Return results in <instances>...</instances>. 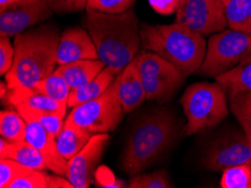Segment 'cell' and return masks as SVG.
Segmentation results:
<instances>
[{
  "label": "cell",
  "mask_w": 251,
  "mask_h": 188,
  "mask_svg": "<svg viewBox=\"0 0 251 188\" xmlns=\"http://www.w3.org/2000/svg\"><path fill=\"white\" fill-rule=\"evenodd\" d=\"M82 26L93 38L100 60L116 75L134 60L142 44L139 21L133 8L123 14L87 9Z\"/></svg>",
  "instance_id": "6da1fadb"
},
{
  "label": "cell",
  "mask_w": 251,
  "mask_h": 188,
  "mask_svg": "<svg viewBox=\"0 0 251 188\" xmlns=\"http://www.w3.org/2000/svg\"><path fill=\"white\" fill-rule=\"evenodd\" d=\"M250 53L251 34L231 28L214 33L207 42L200 74L216 78L234 68Z\"/></svg>",
  "instance_id": "52a82bcc"
},
{
  "label": "cell",
  "mask_w": 251,
  "mask_h": 188,
  "mask_svg": "<svg viewBox=\"0 0 251 188\" xmlns=\"http://www.w3.org/2000/svg\"><path fill=\"white\" fill-rule=\"evenodd\" d=\"M34 88L48 95L54 101L64 104H68V98L71 93V88L68 85L66 79L56 70L45 79L37 82V85Z\"/></svg>",
  "instance_id": "484cf974"
},
{
  "label": "cell",
  "mask_w": 251,
  "mask_h": 188,
  "mask_svg": "<svg viewBox=\"0 0 251 188\" xmlns=\"http://www.w3.org/2000/svg\"><path fill=\"white\" fill-rule=\"evenodd\" d=\"M55 139L40 123L27 122L25 140L41 152L49 170L66 177L68 160L59 152Z\"/></svg>",
  "instance_id": "5bb4252c"
},
{
  "label": "cell",
  "mask_w": 251,
  "mask_h": 188,
  "mask_svg": "<svg viewBox=\"0 0 251 188\" xmlns=\"http://www.w3.org/2000/svg\"><path fill=\"white\" fill-rule=\"evenodd\" d=\"M60 37L58 27L51 24L26 29L15 36L14 64L5 75L9 89L34 88L55 71Z\"/></svg>",
  "instance_id": "3957f363"
},
{
  "label": "cell",
  "mask_w": 251,
  "mask_h": 188,
  "mask_svg": "<svg viewBox=\"0 0 251 188\" xmlns=\"http://www.w3.org/2000/svg\"><path fill=\"white\" fill-rule=\"evenodd\" d=\"M15 47L11 45L9 37L0 38V74L6 75L14 64Z\"/></svg>",
  "instance_id": "836d02e7"
},
{
  "label": "cell",
  "mask_w": 251,
  "mask_h": 188,
  "mask_svg": "<svg viewBox=\"0 0 251 188\" xmlns=\"http://www.w3.org/2000/svg\"><path fill=\"white\" fill-rule=\"evenodd\" d=\"M116 76L117 75L112 69L106 67L100 75L95 77L89 82L71 90L69 98H68V107H72L74 108V107L81 105L83 103L98 98L108 89V87L115 80Z\"/></svg>",
  "instance_id": "d6986e66"
},
{
  "label": "cell",
  "mask_w": 251,
  "mask_h": 188,
  "mask_svg": "<svg viewBox=\"0 0 251 188\" xmlns=\"http://www.w3.org/2000/svg\"><path fill=\"white\" fill-rule=\"evenodd\" d=\"M180 104L187 118V135L214 128L229 114L226 91L219 82L193 83L186 88Z\"/></svg>",
  "instance_id": "5b68a950"
},
{
  "label": "cell",
  "mask_w": 251,
  "mask_h": 188,
  "mask_svg": "<svg viewBox=\"0 0 251 188\" xmlns=\"http://www.w3.org/2000/svg\"><path fill=\"white\" fill-rule=\"evenodd\" d=\"M94 178L96 180V184L98 187L104 188H122L126 187L125 183L122 180L117 179L113 171L106 166L98 167L96 171H95Z\"/></svg>",
  "instance_id": "d6a6232c"
},
{
  "label": "cell",
  "mask_w": 251,
  "mask_h": 188,
  "mask_svg": "<svg viewBox=\"0 0 251 188\" xmlns=\"http://www.w3.org/2000/svg\"><path fill=\"white\" fill-rule=\"evenodd\" d=\"M15 108L20 113L26 122H37L47 130V131L56 136L62 130L64 125V114L49 113V112H36L28 108L25 105H16Z\"/></svg>",
  "instance_id": "cb8c5ba5"
},
{
  "label": "cell",
  "mask_w": 251,
  "mask_h": 188,
  "mask_svg": "<svg viewBox=\"0 0 251 188\" xmlns=\"http://www.w3.org/2000/svg\"><path fill=\"white\" fill-rule=\"evenodd\" d=\"M16 1H18V0H0V9L6 8L7 6H9V5H11V3L16 2Z\"/></svg>",
  "instance_id": "8d00e7d4"
},
{
  "label": "cell",
  "mask_w": 251,
  "mask_h": 188,
  "mask_svg": "<svg viewBox=\"0 0 251 188\" xmlns=\"http://www.w3.org/2000/svg\"><path fill=\"white\" fill-rule=\"evenodd\" d=\"M215 80L224 88L229 97L251 90V53L231 70L216 77Z\"/></svg>",
  "instance_id": "ffe728a7"
},
{
  "label": "cell",
  "mask_w": 251,
  "mask_h": 188,
  "mask_svg": "<svg viewBox=\"0 0 251 188\" xmlns=\"http://www.w3.org/2000/svg\"><path fill=\"white\" fill-rule=\"evenodd\" d=\"M27 122L17 110L6 109L0 113V134L10 142L24 141L26 139Z\"/></svg>",
  "instance_id": "603a6c76"
},
{
  "label": "cell",
  "mask_w": 251,
  "mask_h": 188,
  "mask_svg": "<svg viewBox=\"0 0 251 188\" xmlns=\"http://www.w3.org/2000/svg\"><path fill=\"white\" fill-rule=\"evenodd\" d=\"M115 81L125 114L138 108L147 99L140 72L133 61L117 74Z\"/></svg>",
  "instance_id": "9a60e30c"
},
{
  "label": "cell",
  "mask_w": 251,
  "mask_h": 188,
  "mask_svg": "<svg viewBox=\"0 0 251 188\" xmlns=\"http://www.w3.org/2000/svg\"><path fill=\"white\" fill-rule=\"evenodd\" d=\"M91 136L93 134L86 130L64 122L62 130L56 135V147L63 158L69 161L82 150Z\"/></svg>",
  "instance_id": "44dd1931"
},
{
  "label": "cell",
  "mask_w": 251,
  "mask_h": 188,
  "mask_svg": "<svg viewBox=\"0 0 251 188\" xmlns=\"http://www.w3.org/2000/svg\"><path fill=\"white\" fill-rule=\"evenodd\" d=\"M227 27L251 34V0H222Z\"/></svg>",
  "instance_id": "7402d4cb"
},
{
  "label": "cell",
  "mask_w": 251,
  "mask_h": 188,
  "mask_svg": "<svg viewBox=\"0 0 251 188\" xmlns=\"http://www.w3.org/2000/svg\"><path fill=\"white\" fill-rule=\"evenodd\" d=\"M136 0H88L87 9L107 14H123L133 8Z\"/></svg>",
  "instance_id": "f546056e"
},
{
  "label": "cell",
  "mask_w": 251,
  "mask_h": 188,
  "mask_svg": "<svg viewBox=\"0 0 251 188\" xmlns=\"http://www.w3.org/2000/svg\"><path fill=\"white\" fill-rule=\"evenodd\" d=\"M230 109L251 142V90L229 97Z\"/></svg>",
  "instance_id": "d4e9b609"
},
{
  "label": "cell",
  "mask_w": 251,
  "mask_h": 188,
  "mask_svg": "<svg viewBox=\"0 0 251 188\" xmlns=\"http://www.w3.org/2000/svg\"><path fill=\"white\" fill-rule=\"evenodd\" d=\"M176 22L203 36L221 32L227 26L222 0H179Z\"/></svg>",
  "instance_id": "9c48e42d"
},
{
  "label": "cell",
  "mask_w": 251,
  "mask_h": 188,
  "mask_svg": "<svg viewBox=\"0 0 251 188\" xmlns=\"http://www.w3.org/2000/svg\"><path fill=\"white\" fill-rule=\"evenodd\" d=\"M49 177L45 170L29 169L15 179L9 188H48Z\"/></svg>",
  "instance_id": "f1b7e54d"
},
{
  "label": "cell",
  "mask_w": 251,
  "mask_h": 188,
  "mask_svg": "<svg viewBox=\"0 0 251 188\" xmlns=\"http://www.w3.org/2000/svg\"><path fill=\"white\" fill-rule=\"evenodd\" d=\"M8 90H9V88H8V86H7V83H5L3 81L0 83V96H1V101L5 99L7 94H8Z\"/></svg>",
  "instance_id": "d590c367"
},
{
  "label": "cell",
  "mask_w": 251,
  "mask_h": 188,
  "mask_svg": "<svg viewBox=\"0 0 251 188\" xmlns=\"http://www.w3.org/2000/svg\"><path fill=\"white\" fill-rule=\"evenodd\" d=\"M0 159H11L23 167L35 170H49L41 152L27 141L10 142L0 139Z\"/></svg>",
  "instance_id": "e0dca14e"
},
{
  "label": "cell",
  "mask_w": 251,
  "mask_h": 188,
  "mask_svg": "<svg viewBox=\"0 0 251 188\" xmlns=\"http://www.w3.org/2000/svg\"><path fill=\"white\" fill-rule=\"evenodd\" d=\"M85 59H100L90 34L82 27L64 29L61 34L56 52L58 66Z\"/></svg>",
  "instance_id": "4fadbf2b"
},
{
  "label": "cell",
  "mask_w": 251,
  "mask_h": 188,
  "mask_svg": "<svg viewBox=\"0 0 251 188\" xmlns=\"http://www.w3.org/2000/svg\"><path fill=\"white\" fill-rule=\"evenodd\" d=\"M150 6L161 15H171L176 13L179 0H149Z\"/></svg>",
  "instance_id": "e575fe53"
},
{
  "label": "cell",
  "mask_w": 251,
  "mask_h": 188,
  "mask_svg": "<svg viewBox=\"0 0 251 188\" xmlns=\"http://www.w3.org/2000/svg\"><path fill=\"white\" fill-rule=\"evenodd\" d=\"M130 188H169L173 187L169 176L166 171L158 170L149 174H136L131 176L127 184Z\"/></svg>",
  "instance_id": "83f0119b"
},
{
  "label": "cell",
  "mask_w": 251,
  "mask_h": 188,
  "mask_svg": "<svg viewBox=\"0 0 251 188\" xmlns=\"http://www.w3.org/2000/svg\"><path fill=\"white\" fill-rule=\"evenodd\" d=\"M109 141L108 133L94 134L80 152L68 161L66 178L74 188H88Z\"/></svg>",
  "instance_id": "7c38bea8"
},
{
  "label": "cell",
  "mask_w": 251,
  "mask_h": 188,
  "mask_svg": "<svg viewBox=\"0 0 251 188\" xmlns=\"http://www.w3.org/2000/svg\"><path fill=\"white\" fill-rule=\"evenodd\" d=\"M133 62L140 72L148 101L165 103L184 82L181 72L154 52H139Z\"/></svg>",
  "instance_id": "ba28073f"
},
{
  "label": "cell",
  "mask_w": 251,
  "mask_h": 188,
  "mask_svg": "<svg viewBox=\"0 0 251 188\" xmlns=\"http://www.w3.org/2000/svg\"><path fill=\"white\" fill-rule=\"evenodd\" d=\"M105 68V63L100 59H85L61 64L55 70L66 79L71 90H74L93 80Z\"/></svg>",
  "instance_id": "ac0fdd59"
},
{
  "label": "cell",
  "mask_w": 251,
  "mask_h": 188,
  "mask_svg": "<svg viewBox=\"0 0 251 188\" xmlns=\"http://www.w3.org/2000/svg\"><path fill=\"white\" fill-rule=\"evenodd\" d=\"M220 185L222 188H251V159L224 170Z\"/></svg>",
  "instance_id": "4316f807"
},
{
  "label": "cell",
  "mask_w": 251,
  "mask_h": 188,
  "mask_svg": "<svg viewBox=\"0 0 251 188\" xmlns=\"http://www.w3.org/2000/svg\"><path fill=\"white\" fill-rule=\"evenodd\" d=\"M251 159V142L243 131H231L215 140L204 157V166L212 171L223 172Z\"/></svg>",
  "instance_id": "8fae6325"
},
{
  "label": "cell",
  "mask_w": 251,
  "mask_h": 188,
  "mask_svg": "<svg viewBox=\"0 0 251 188\" xmlns=\"http://www.w3.org/2000/svg\"><path fill=\"white\" fill-rule=\"evenodd\" d=\"M2 102L13 105L14 107L16 105H25L36 112L60 113L64 115H66L68 107V104L56 102L35 88L25 87L9 89L8 94Z\"/></svg>",
  "instance_id": "2e32d148"
},
{
  "label": "cell",
  "mask_w": 251,
  "mask_h": 188,
  "mask_svg": "<svg viewBox=\"0 0 251 188\" xmlns=\"http://www.w3.org/2000/svg\"><path fill=\"white\" fill-rule=\"evenodd\" d=\"M178 133L179 121L167 107L143 115L127 137L121 159L122 169L130 176L148 169L169 150Z\"/></svg>",
  "instance_id": "7a4b0ae2"
},
{
  "label": "cell",
  "mask_w": 251,
  "mask_h": 188,
  "mask_svg": "<svg viewBox=\"0 0 251 188\" xmlns=\"http://www.w3.org/2000/svg\"><path fill=\"white\" fill-rule=\"evenodd\" d=\"M124 114L114 80L100 97L74 107L67 116L66 123L86 130L94 135L114 131L123 120Z\"/></svg>",
  "instance_id": "8992f818"
},
{
  "label": "cell",
  "mask_w": 251,
  "mask_h": 188,
  "mask_svg": "<svg viewBox=\"0 0 251 188\" xmlns=\"http://www.w3.org/2000/svg\"><path fill=\"white\" fill-rule=\"evenodd\" d=\"M141 41L146 51L165 57L185 78L200 71L206 54L204 36L177 22L169 25L143 24Z\"/></svg>",
  "instance_id": "277c9868"
},
{
  "label": "cell",
  "mask_w": 251,
  "mask_h": 188,
  "mask_svg": "<svg viewBox=\"0 0 251 188\" xmlns=\"http://www.w3.org/2000/svg\"><path fill=\"white\" fill-rule=\"evenodd\" d=\"M54 14L64 15L87 9L88 0H45Z\"/></svg>",
  "instance_id": "1f68e13d"
},
{
  "label": "cell",
  "mask_w": 251,
  "mask_h": 188,
  "mask_svg": "<svg viewBox=\"0 0 251 188\" xmlns=\"http://www.w3.org/2000/svg\"><path fill=\"white\" fill-rule=\"evenodd\" d=\"M53 16L45 0H18L0 9V36L11 37Z\"/></svg>",
  "instance_id": "30bf717a"
},
{
  "label": "cell",
  "mask_w": 251,
  "mask_h": 188,
  "mask_svg": "<svg viewBox=\"0 0 251 188\" xmlns=\"http://www.w3.org/2000/svg\"><path fill=\"white\" fill-rule=\"evenodd\" d=\"M28 170L15 160L0 159V187L9 188L15 179Z\"/></svg>",
  "instance_id": "4dcf8cb0"
}]
</instances>
